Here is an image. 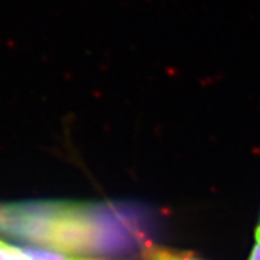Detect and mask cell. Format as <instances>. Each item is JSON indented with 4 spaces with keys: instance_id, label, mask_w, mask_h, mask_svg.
Instances as JSON below:
<instances>
[{
    "instance_id": "obj_3",
    "label": "cell",
    "mask_w": 260,
    "mask_h": 260,
    "mask_svg": "<svg viewBox=\"0 0 260 260\" xmlns=\"http://www.w3.org/2000/svg\"><path fill=\"white\" fill-rule=\"evenodd\" d=\"M0 260H16L11 252V244L0 241Z\"/></svg>"
},
{
    "instance_id": "obj_5",
    "label": "cell",
    "mask_w": 260,
    "mask_h": 260,
    "mask_svg": "<svg viewBox=\"0 0 260 260\" xmlns=\"http://www.w3.org/2000/svg\"><path fill=\"white\" fill-rule=\"evenodd\" d=\"M2 206L3 205H0V224H2Z\"/></svg>"
},
{
    "instance_id": "obj_4",
    "label": "cell",
    "mask_w": 260,
    "mask_h": 260,
    "mask_svg": "<svg viewBox=\"0 0 260 260\" xmlns=\"http://www.w3.org/2000/svg\"><path fill=\"white\" fill-rule=\"evenodd\" d=\"M248 260H260V229H257L256 234H255V244Z\"/></svg>"
},
{
    "instance_id": "obj_1",
    "label": "cell",
    "mask_w": 260,
    "mask_h": 260,
    "mask_svg": "<svg viewBox=\"0 0 260 260\" xmlns=\"http://www.w3.org/2000/svg\"><path fill=\"white\" fill-rule=\"evenodd\" d=\"M0 233L30 246L90 259L105 248L94 210L76 202L3 205Z\"/></svg>"
},
{
    "instance_id": "obj_2",
    "label": "cell",
    "mask_w": 260,
    "mask_h": 260,
    "mask_svg": "<svg viewBox=\"0 0 260 260\" xmlns=\"http://www.w3.org/2000/svg\"><path fill=\"white\" fill-rule=\"evenodd\" d=\"M145 260H201L189 252H181L171 248L152 247L145 252Z\"/></svg>"
},
{
    "instance_id": "obj_6",
    "label": "cell",
    "mask_w": 260,
    "mask_h": 260,
    "mask_svg": "<svg viewBox=\"0 0 260 260\" xmlns=\"http://www.w3.org/2000/svg\"><path fill=\"white\" fill-rule=\"evenodd\" d=\"M257 229H260V222H259V228H257Z\"/></svg>"
}]
</instances>
